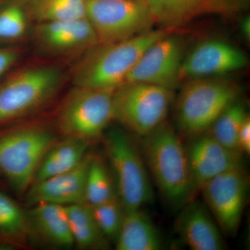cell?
<instances>
[{
    "mask_svg": "<svg viewBox=\"0 0 250 250\" xmlns=\"http://www.w3.org/2000/svg\"><path fill=\"white\" fill-rule=\"evenodd\" d=\"M141 152L147 171L166 203L179 210L197 191L192 182L185 144L168 123L141 137Z\"/></svg>",
    "mask_w": 250,
    "mask_h": 250,
    "instance_id": "6da1fadb",
    "label": "cell"
},
{
    "mask_svg": "<svg viewBox=\"0 0 250 250\" xmlns=\"http://www.w3.org/2000/svg\"><path fill=\"white\" fill-rule=\"evenodd\" d=\"M173 29H151L128 40L97 45L83 55L73 67L75 85L114 91L125 83L136 62L152 44Z\"/></svg>",
    "mask_w": 250,
    "mask_h": 250,
    "instance_id": "7a4b0ae2",
    "label": "cell"
},
{
    "mask_svg": "<svg viewBox=\"0 0 250 250\" xmlns=\"http://www.w3.org/2000/svg\"><path fill=\"white\" fill-rule=\"evenodd\" d=\"M57 141L52 128L44 123H19L0 128V176L18 195H25L41 161Z\"/></svg>",
    "mask_w": 250,
    "mask_h": 250,
    "instance_id": "3957f363",
    "label": "cell"
},
{
    "mask_svg": "<svg viewBox=\"0 0 250 250\" xmlns=\"http://www.w3.org/2000/svg\"><path fill=\"white\" fill-rule=\"evenodd\" d=\"M64 81L57 65L31 64L0 79V128L15 124L46 107Z\"/></svg>",
    "mask_w": 250,
    "mask_h": 250,
    "instance_id": "277c9868",
    "label": "cell"
},
{
    "mask_svg": "<svg viewBox=\"0 0 250 250\" xmlns=\"http://www.w3.org/2000/svg\"><path fill=\"white\" fill-rule=\"evenodd\" d=\"M241 85L225 77L185 81L176 103L177 133L187 139L207 132L222 113L239 100Z\"/></svg>",
    "mask_w": 250,
    "mask_h": 250,
    "instance_id": "5b68a950",
    "label": "cell"
},
{
    "mask_svg": "<svg viewBox=\"0 0 250 250\" xmlns=\"http://www.w3.org/2000/svg\"><path fill=\"white\" fill-rule=\"evenodd\" d=\"M113 93L74 85L57 111L59 132L88 144L103 139L108 125L114 121Z\"/></svg>",
    "mask_w": 250,
    "mask_h": 250,
    "instance_id": "8992f818",
    "label": "cell"
},
{
    "mask_svg": "<svg viewBox=\"0 0 250 250\" xmlns=\"http://www.w3.org/2000/svg\"><path fill=\"white\" fill-rule=\"evenodd\" d=\"M103 139L117 196L126 211L142 208L152 200V189L141 150L120 130L106 131Z\"/></svg>",
    "mask_w": 250,
    "mask_h": 250,
    "instance_id": "52a82bcc",
    "label": "cell"
},
{
    "mask_svg": "<svg viewBox=\"0 0 250 250\" xmlns=\"http://www.w3.org/2000/svg\"><path fill=\"white\" fill-rule=\"evenodd\" d=\"M174 90L146 83H125L113 93V118L130 132L146 136L165 123Z\"/></svg>",
    "mask_w": 250,
    "mask_h": 250,
    "instance_id": "ba28073f",
    "label": "cell"
},
{
    "mask_svg": "<svg viewBox=\"0 0 250 250\" xmlns=\"http://www.w3.org/2000/svg\"><path fill=\"white\" fill-rule=\"evenodd\" d=\"M86 18L98 45L128 40L156 24L147 0H87Z\"/></svg>",
    "mask_w": 250,
    "mask_h": 250,
    "instance_id": "9c48e42d",
    "label": "cell"
},
{
    "mask_svg": "<svg viewBox=\"0 0 250 250\" xmlns=\"http://www.w3.org/2000/svg\"><path fill=\"white\" fill-rule=\"evenodd\" d=\"M200 190L224 236H234L241 225L249 191V177L244 167L219 174L206 182Z\"/></svg>",
    "mask_w": 250,
    "mask_h": 250,
    "instance_id": "30bf717a",
    "label": "cell"
},
{
    "mask_svg": "<svg viewBox=\"0 0 250 250\" xmlns=\"http://www.w3.org/2000/svg\"><path fill=\"white\" fill-rule=\"evenodd\" d=\"M185 55L183 39L171 33L146 49L125 83H149L174 90L180 83L179 75Z\"/></svg>",
    "mask_w": 250,
    "mask_h": 250,
    "instance_id": "8fae6325",
    "label": "cell"
},
{
    "mask_svg": "<svg viewBox=\"0 0 250 250\" xmlns=\"http://www.w3.org/2000/svg\"><path fill=\"white\" fill-rule=\"evenodd\" d=\"M246 54L236 46L220 39H208L186 54L181 67L180 82L202 77H225L248 65Z\"/></svg>",
    "mask_w": 250,
    "mask_h": 250,
    "instance_id": "7c38bea8",
    "label": "cell"
},
{
    "mask_svg": "<svg viewBox=\"0 0 250 250\" xmlns=\"http://www.w3.org/2000/svg\"><path fill=\"white\" fill-rule=\"evenodd\" d=\"M33 37L42 52L61 57H81L98 44L87 18L38 23L33 29Z\"/></svg>",
    "mask_w": 250,
    "mask_h": 250,
    "instance_id": "4fadbf2b",
    "label": "cell"
},
{
    "mask_svg": "<svg viewBox=\"0 0 250 250\" xmlns=\"http://www.w3.org/2000/svg\"><path fill=\"white\" fill-rule=\"evenodd\" d=\"M185 147L196 190L219 174L243 167L241 152L225 147L208 132L188 139Z\"/></svg>",
    "mask_w": 250,
    "mask_h": 250,
    "instance_id": "5bb4252c",
    "label": "cell"
},
{
    "mask_svg": "<svg viewBox=\"0 0 250 250\" xmlns=\"http://www.w3.org/2000/svg\"><path fill=\"white\" fill-rule=\"evenodd\" d=\"M156 24L175 29L206 16H232L248 8L250 0H147Z\"/></svg>",
    "mask_w": 250,
    "mask_h": 250,
    "instance_id": "9a60e30c",
    "label": "cell"
},
{
    "mask_svg": "<svg viewBox=\"0 0 250 250\" xmlns=\"http://www.w3.org/2000/svg\"><path fill=\"white\" fill-rule=\"evenodd\" d=\"M91 154L72 170L34 182L25 195L28 207L40 203L66 206L85 202V186Z\"/></svg>",
    "mask_w": 250,
    "mask_h": 250,
    "instance_id": "2e32d148",
    "label": "cell"
},
{
    "mask_svg": "<svg viewBox=\"0 0 250 250\" xmlns=\"http://www.w3.org/2000/svg\"><path fill=\"white\" fill-rule=\"evenodd\" d=\"M175 223L182 242L192 250H223V233L205 202L192 200L184 206Z\"/></svg>",
    "mask_w": 250,
    "mask_h": 250,
    "instance_id": "e0dca14e",
    "label": "cell"
},
{
    "mask_svg": "<svg viewBox=\"0 0 250 250\" xmlns=\"http://www.w3.org/2000/svg\"><path fill=\"white\" fill-rule=\"evenodd\" d=\"M34 239L57 248L75 246L64 206L40 203L27 210Z\"/></svg>",
    "mask_w": 250,
    "mask_h": 250,
    "instance_id": "ac0fdd59",
    "label": "cell"
},
{
    "mask_svg": "<svg viewBox=\"0 0 250 250\" xmlns=\"http://www.w3.org/2000/svg\"><path fill=\"white\" fill-rule=\"evenodd\" d=\"M159 229L142 208L128 210L115 244L118 250H159L162 247Z\"/></svg>",
    "mask_w": 250,
    "mask_h": 250,
    "instance_id": "d6986e66",
    "label": "cell"
},
{
    "mask_svg": "<svg viewBox=\"0 0 250 250\" xmlns=\"http://www.w3.org/2000/svg\"><path fill=\"white\" fill-rule=\"evenodd\" d=\"M89 146L75 138L63 136L61 141L57 140L41 161L34 182L72 170L83 160Z\"/></svg>",
    "mask_w": 250,
    "mask_h": 250,
    "instance_id": "ffe728a7",
    "label": "cell"
},
{
    "mask_svg": "<svg viewBox=\"0 0 250 250\" xmlns=\"http://www.w3.org/2000/svg\"><path fill=\"white\" fill-rule=\"evenodd\" d=\"M33 239L27 210L0 190V246L22 248Z\"/></svg>",
    "mask_w": 250,
    "mask_h": 250,
    "instance_id": "44dd1931",
    "label": "cell"
},
{
    "mask_svg": "<svg viewBox=\"0 0 250 250\" xmlns=\"http://www.w3.org/2000/svg\"><path fill=\"white\" fill-rule=\"evenodd\" d=\"M65 207L75 246L80 250L108 249L109 241L99 228L89 204L83 202Z\"/></svg>",
    "mask_w": 250,
    "mask_h": 250,
    "instance_id": "7402d4cb",
    "label": "cell"
},
{
    "mask_svg": "<svg viewBox=\"0 0 250 250\" xmlns=\"http://www.w3.org/2000/svg\"><path fill=\"white\" fill-rule=\"evenodd\" d=\"M31 22H56L86 18L87 0H22Z\"/></svg>",
    "mask_w": 250,
    "mask_h": 250,
    "instance_id": "603a6c76",
    "label": "cell"
},
{
    "mask_svg": "<svg viewBox=\"0 0 250 250\" xmlns=\"http://www.w3.org/2000/svg\"><path fill=\"white\" fill-rule=\"evenodd\" d=\"M115 197L114 181L106 163L100 156L91 154L85 179V202L93 207Z\"/></svg>",
    "mask_w": 250,
    "mask_h": 250,
    "instance_id": "cb8c5ba5",
    "label": "cell"
},
{
    "mask_svg": "<svg viewBox=\"0 0 250 250\" xmlns=\"http://www.w3.org/2000/svg\"><path fill=\"white\" fill-rule=\"evenodd\" d=\"M31 22L22 0H4L0 4V45L22 40L29 33Z\"/></svg>",
    "mask_w": 250,
    "mask_h": 250,
    "instance_id": "d4e9b609",
    "label": "cell"
},
{
    "mask_svg": "<svg viewBox=\"0 0 250 250\" xmlns=\"http://www.w3.org/2000/svg\"><path fill=\"white\" fill-rule=\"evenodd\" d=\"M248 116L246 106L236 100L222 113L207 132L225 147L240 152L238 134Z\"/></svg>",
    "mask_w": 250,
    "mask_h": 250,
    "instance_id": "484cf974",
    "label": "cell"
},
{
    "mask_svg": "<svg viewBox=\"0 0 250 250\" xmlns=\"http://www.w3.org/2000/svg\"><path fill=\"white\" fill-rule=\"evenodd\" d=\"M92 207L99 228L108 241H116L124 220L125 210L118 196Z\"/></svg>",
    "mask_w": 250,
    "mask_h": 250,
    "instance_id": "4316f807",
    "label": "cell"
},
{
    "mask_svg": "<svg viewBox=\"0 0 250 250\" xmlns=\"http://www.w3.org/2000/svg\"><path fill=\"white\" fill-rule=\"evenodd\" d=\"M22 53V49L16 46L0 45V79L12 70Z\"/></svg>",
    "mask_w": 250,
    "mask_h": 250,
    "instance_id": "83f0119b",
    "label": "cell"
},
{
    "mask_svg": "<svg viewBox=\"0 0 250 250\" xmlns=\"http://www.w3.org/2000/svg\"><path fill=\"white\" fill-rule=\"evenodd\" d=\"M238 149L242 154L250 153V115L242 125L238 136Z\"/></svg>",
    "mask_w": 250,
    "mask_h": 250,
    "instance_id": "f1b7e54d",
    "label": "cell"
},
{
    "mask_svg": "<svg viewBox=\"0 0 250 250\" xmlns=\"http://www.w3.org/2000/svg\"><path fill=\"white\" fill-rule=\"evenodd\" d=\"M242 34L244 36L247 40H249L250 37V19L249 17L245 18L241 23Z\"/></svg>",
    "mask_w": 250,
    "mask_h": 250,
    "instance_id": "f546056e",
    "label": "cell"
},
{
    "mask_svg": "<svg viewBox=\"0 0 250 250\" xmlns=\"http://www.w3.org/2000/svg\"><path fill=\"white\" fill-rule=\"evenodd\" d=\"M3 1H4V0H0V4H1V2H2Z\"/></svg>",
    "mask_w": 250,
    "mask_h": 250,
    "instance_id": "4dcf8cb0",
    "label": "cell"
}]
</instances>
